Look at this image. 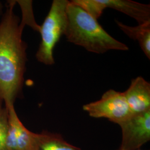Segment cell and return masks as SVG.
Masks as SVG:
<instances>
[{
  "label": "cell",
  "instance_id": "cell-1",
  "mask_svg": "<svg viewBox=\"0 0 150 150\" xmlns=\"http://www.w3.org/2000/svg\"><path fill=\"white\" fill-rule=\"evenodd\" d=\"M15 1H10L0 20V101L14 105L22 90L27 61V45L22 38L26 21L14 12Z\"/></svg>",
  "mask_w": 150,
  "mask_h": 150
},
{
  "label": "cell",
  "instance_id": "cell-8",
  "mask_svg": "<svg viewBox=\"0 0 150 150\" xmlns=\"http://www.w3.org/2000/svg\"><path fill=\"white\" fill-rule=\"evenodd\" d=\"M123 93L132 113L150 110V83L142 77L132 79L128 89Z\"/></svg>",
  "mask_w": 150,
  "mask_h": 150
},
{
  "label": "cell",
  "instance_id": "cell-6",
  "mask_svg": "<svg viewBox=\"0 0 150 150\" xmlns=\"http://www.w3.org/2000/svg\"><path fill=\"white\" fill-rule=\"evenodd\" d=\"M8 112V129L6 139L7 150H36L38 134L32 132L18 118L14 105L6 107Z\"/></svg>",
  "mask_w": 150,
  "mask_h": 150
},
{
  "label": "cell",
  "instance_id": "cell-7",
  "mask_svg": "<svg viewBox=\"0 0 150 150\" xmlns=\"http://www.w3.org/2000/svg\"><path fill=\"white\" fill-rule=\"evenodd\" d=\"M93 3L98 17L101 16L106 8H110L134 18L139 25L150 22V5L131 0H93Z\"/></svg>",
  "mask_w": 150,
  "mask_h": 150
},
{
  "label": "cell",
  "instance_id": "cell-9",
  "mask_svg": "<svg viewBox=\"0 0 150 150\" xmlns=\"http://www.w3.org/2000/svg\"><path fill=\"white\" fill-rule=\"evenodd\" d=\"M121 31L127 36L137 41L139 46L146 57L150 59V22L132 27L125 25L118 20H115Z\"/></svg>",
  "mask_w": 150,
  "mask_h": 150
},
{
  "label": "cell",
  "instance_id": "cell-5",
  "mask_svg": "<svg viewBox=\"0 0 150 150\" xmlns=\"http://www.w3.org/2000/svg\"><path fill=\"white\" fill-rule=\"evenodd\" d=\"M122 132L120 150H137L150 140V110L133 113L118 123Z\"/></svg>",
  "mask_w": 150,
  "mask_h": 150
},
{
  "label": "cell",
  "instance_id": "cell-12",
  "mask_svg": "<svg viewBox=\"0 0 150 150\" xmlns=\"http://www.w3.org/2000/svg\"></svg>",
  "mask_w": 150,
  "mask_h": 150
},
{
  "label": "cell",
  "instance_id": "cell-10",
  "mask_svg": "<svg viewBox=\"0 0 150 150\" xmlns=\"http://www.w3.org/2000/svg\"><path fill=\"white\" fill-rule=\"evenodd\" d=\"M36 150H81L64 139L61 135L47 131L38 134Z\"/></svg>",
  "mask_w": 150,
  "mask_h": 150
},
{
  "label": "cell",
  "instance_id": "cell-2",
  "mask_svg": "<svg viewBox=\"0 0 150 150\" xmlns=\"http://www.w3.org/2000/svg\"><path fill=\"white\" fill-rule=\"evenodd\" d=\"M66 12L68 22L64 36L69 42L95 54L129 50L126 45L112 37L97 20L71 1Z\"/></svg>",
  "mask_w": 150,
  "mask_h": 150
},
{
  "label": "cell",
  "instance_id": "cell-4",
  "mask_svg": "<svg viewBox=\"0 0 150 150\" xmlns=\"http://www.w3.org/2000/svg\"><path fill=\"white\" fill-rule=\"evenodd\" d=\"M83 110L92 117L106 118L117 124L127 120L133 114L123 92L114 90L105 92L100 100L84 105Z\"/></svg>",
  "mask_w": 150,
  "mask_h": 150
},
{
  "label": "cell",
  "instance_id": "cell-11",
  "mask_svg": "<svg viewBox=\"0 0 150 150\" xmlns=\"http://www.w3.org/2000/svg\"><path fill=\"white\" fill-rule=\"evenodd\" d=\"M3 101H0V150H7L6 139L8 129V112Z\"/></svg>",
  "mask_w": 150,
  "mask_h": 150
},
{
  "label": "cell",
  "instance_id": "cell-3",
  "mask_svg": "<svg viewBox=\"0 0 150 150\" xmlns=\"http://www.w3.org/2000/svg\"><path fill=\"white\" fill-rule=\"evenodd\" d=\"M69 3L67 0L53 1L48 15L40 26L41 41L36 57L43 64H54V50L66 32L68 22L66 10Z\"/></svg>",
  "mask_w": 150,
  "mask_h": 150
}]
</instances>
